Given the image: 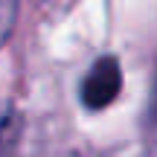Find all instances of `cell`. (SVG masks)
Wrapping results in <instances>:
<instances>
[{"mask_svg": "<svg viewBox=\"0 0 157 157\" xmlns=\"http://www.w3.org/2000/svg\"><path fill=\"white\" fill-rule=\"evenodd\" d=\"M17 12H21V0H0V50L6 47V41L15 32Z\"/></svg>", "mask_w": 157, "mask_h": 157, "instance_id": "cell-2", "label": "cell"}, {"mask_svg": "<svg viewBox=\"0 0 157 157\" xmlns=\"http://www.w3.org/2000/svg\"><path fill=\"white\" fill-rule=\"evenodd\" d=\"M122 90V70L113 56H102L93 61L87 76L82 78V105L87 111L108 108Z\"/></svg>", "mask_w": 157, "mask_h": 157, "instance_id": "cell-1", "label": "cell"}]
</instances>
